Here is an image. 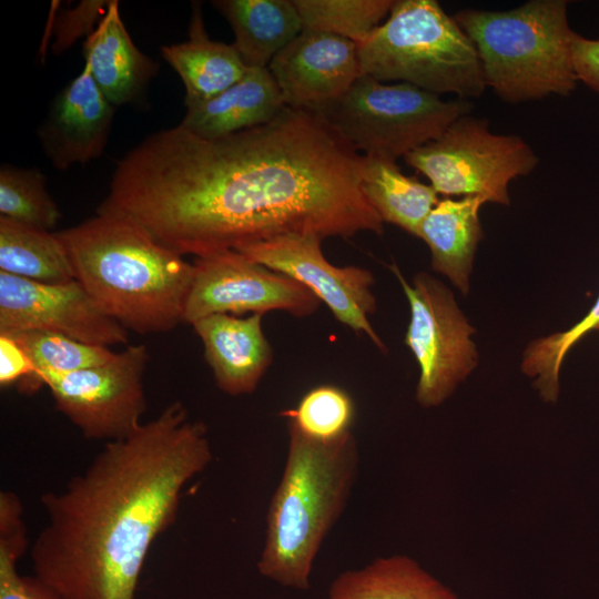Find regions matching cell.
Returning <instances> with one entry per match:
<instances>
[{"label": "cell", "instance_id": "6da1fadb", "mask_svg": "<svg viewBox=\"0 0 599 599\" xmlns=\"http://www.w3.org/2000/svg\"><path fill=\"white\" fill-rule=\"evenodd\" d=\"M363 155L317 112L284 106L220 138L160 130L116 164L97 212L134 221L182 256L285 234L383 233L362 186Z\"/></svg>", "mask_w": 599, "mask_h": 599}, {"label": "cell", "instance_id": "7a4b0ae2", "mask_svg": "<svg viewBox=\"0 0 599 599\" xmlns=\"http://www.w3.org/2000/svg\"><path fill=\"white\" fill-rule=\"evenodd\" d=\"M212 459L206 426L179 400L105 443L63 488L41 496L45 524L30 548L32 576L55 599H138L153 542Z\"/></svg>", "mask_w": 599, "mask_h": 599}, {"label": "cell", "instance_id": "3957f363", "mask_svg": "<svg viewBox=\"0 0 599 599\" xmlns=\"http://www.w3.org/2000/svg\"><path fill=\"white\" fill-rule=\"evenodd\" d=\"M57 234L75 280L124 328L146 335L183 323L193 263L140 224L97 212Z\"/></svg>", "mask_w": 599, "mask_h": 599}, {"label": "cell", "instance_id": "277c9868", "mask_svg": "<svg viewBox=\"0 0 599 599\" xmlns=\"http://www.w3.org/2000/svg\"><path fill=\"white\" fill-rule=\"evenodd\" d=\"M287 434L285 463L268 502L256 568L278 586L307 591L318 552L347 506L361 458L353 433L321 443L287 424Z\"/></svg>", "mask_w": 599, "mask_h": 599}, {"label": "cell", "instance_id": "5b68a950", "mask_svg": "<svg viewBox=\"0 0 599 599\" xmlns=\"http://www.w3.org/2000/svg\"><path fill=\"white\" fill-rule=\"evenodd\" d=\"M453 17L476 48L486 87L502 101L565 97L576 89V32L566 0H531L507 11L464 9Z\"/></svg>", "mask_w": 599, "mask_h": 599}, {"label": "cell", "instance_id": "8992f818", "mask_svg": "<svg viewBox=\"0 0 599 599\" xmlns=\"http://www.w3.org/2000/svg\"><path fill=\"white\" fill-rule=\"evenodd\" d=\"M363 74L441 95L480 97L486 88L476 48L436 0H397L388 18L357 44Z\"/></svg>", "mask_w": 599, "mask_h": 599}, {"label": "cell", "instance_id": "52a82bcc", "mask_svg": "<svg viewBox=\"0 0 599 599\" xmlns=\"http://www.w3.org/2000/svg\"><path fill=\"white\" fill-rule=\"evenodd\" d=\"M471 108L465 99L444 100L408 83L362 74L319 113L359 154L396 161L437 139Z\"/></svg>", "mask_w": 599, "mask_h": 599}, {"label": "cell", "instance_id": "ba28073f", "mask_svg": "<svg viewBox=\"0 0 599 599\" xmlns=\"http://www.w3.org/2000/svg\"><path fill=\"white\" fill-rule=\"evenodd\" d=\"M404 161L423 173L437 194L508 205L509 183L530 174L539 159L520 136L493 133L487 120L466 114Z\"/></svg>", "mask_w": 599, "mask_h": 599}, {"label": "cell", "instance_id": "9c48e42d", "mask_svg": "<svg viewBox=\"0 0 599 599\" xmlns=\"http://www.w3.org/2000/svg\"><path fill=\"white\" fill-rule=\"evenodd\" d=\"M390 270L409 303L405 344L419 366L416 400L425 408L439 406L478 363L475 331L441 282L419 273L409 284L396 264Z\"/></svg>", "mask_w": 599, "mask_h": 599}, {"label": "cell", "instance_id": "30bf717a", "mask_svg": "<svg viewBox=\"0 0 599 599\" xmlns=\"http://www.w3.org/2000/svg\"><path fill=\"white\" fill-rule=\"evenodd\" d=\"M145 345H128L106 363L68 374H43L55 408L88 439L112 441L133 433L146 410Z\"/></svg>", "mask_w": 599, "mask_h": 599}, {"label": "cell", "instance_id": "8fae6325", "mask_svg": "<svg viewBox=\"0 0 599 599\" xmlns=\"http://www.w3.org/2000/svg\"><path fill=\"white\" fill-rule=\"evenodd\" d=\"M321 301L304 285L237 251L195 257L183 324L214 314L241 316L282 311L313 315Z\"/></svg>", "mask_w": 599, "mask_h": 599}, {"label": "cell", "instance_id": "7c38bea8", "mask_svg": "<svg viewBox=\"0 0 599 599\" xmlns=\"http://www.w3.org/2000/svg\"><path fill=\"white\" fill-rule=\"evenodd\" d=\"M319 236L285 234L241 247L237 252L309 290L334 317L358 335H366L385 352L369 315L376 311L374 276L369 270L336 266L324 256Z\"/></svg>", "mask_w": 599, "mask_h": 599}, {"label": "cell", "instance_id": "4fadbf2b", "mask_svg": "<svg viewBox=\"0 0 599 599\" xmlns=\"http://www.w3.org/2000/svg\"><path fill=\"white\" fill-rule=\"evenodd\" d=\"M18 331L54 332L106 347L129 341V331L79 281L41 283L0 272V333Z\"/></svg>", "mask_w": 599, "mask_h": 599}, {"label": "cell", "instance_id": "5bb4252c", "mask_svg": "<svg viewBox=\"0 0 599 599\" xmlns=\"http://www.w3.org/2000/svg\"><path fill=\"white\" fill-rule=\"evenodd\" d=\"M268 70L286 106L317 113L363 74L355 42L305 30L272 60Z\"/></svg>", "mask_w": 599, "mask_h": 599}, {"label": "cell", "instance_id": "9a60e30c", "mask_svg": "<svg viewBox=\"0 0 599 599\" xmlns=\"http://www.w3.org/2000/svg\"><path fill=\"white\" fill-rule=\"evenodd\" d=\"M114 110L84 65L57 94L38 130L40 144L51 164L67 170L101 156L109 141Z\"/></svg>", "mask_w": 599, "mask_h": 599}, {"label": "cell", "instance_id": "2e32d148", "mask_svg": "<svg viewBox=\"0 0 599 599\" xmlns=\"http://www.w3.org/2000/svg\"><path fill=\"white\" fill-rule=\"evenodd\" d=\"M262 316L214 314L191 326L202 341L206 363L220 390L231 396L253 393L273 362Z\"/></svg>", "mask_w": 599, "mask_h": 599}, {"label": "cell", "instance_id": "e0dca14e", "mask_svg": "<svg viewBox=\"0 0 599 599\" xmlns=\"http://www.w3.org/2000/svg\"><path fill=\"white\" fill-rule=\"evenodd\" d=\"M83 55L92 79L114 106L139 102L159 69L133 43L115 0L109 1L97 28L85 38Z\"/></svg>", "mask_w": 599, "mask_h": 599}, {"label": "cell", "instance_id": "ac0fdd59", "mask_svg": "<svg viewBox=\"0 0 599 599\" xmlns=\"http://www.w3.org/2000/svg\"><path fill=\"white\" fill-rule=\"evenodd\" d=\"M285 106L268 68H248L236 83L200 104L186 106L181 123L203 138H220L270 122Z\"/></svg>", "mask_w": 599, "mask_h": 599}, {"label": "cell", "instance_id": "d6986e66", "mask_svg": "<svg viewBox=\"0 0 599 599\" xmlns=\"http://www.w3.org/2000/svg\"><path fill=\"white\" fill-rule=\"evenodd\" d=\"M161 53L185 87V106L213 99L241 80L248 69L233 44L209 37L197 2L192 6L189 39L163 45Z\"/></svg>", "mask_w": 599, "mask_h": 599}, {"label": "cell", "instance_id": "ffe728a7", "mask_svg": "<svg viewBox=\"0 0 599 599\" xmlns=\"http://www.w3.org/2000/svg\"><path fill=\"white\" fill-rule=\"evenodd\" d=\"M485 203L479 196L440 200L416 236L427 244L433 270L447 276L464 294L469 291L473 262L483 237L479 210Z\"/></svg>", "mask_w": 599, "mask_h": 599}, {"label": "cell", "instance_id": "44dd1931", "mask_svg": "<svg viewBox=\"0 0 599 599\" xmlns=\"http://www.w3.org/2000/svg\"><path fill=\"white\" fill-rule=\"evenodd\" d=\"M212 4L230 23L232 44L246 68H268L303 31L293 0H215Z\"/></svg>", "mask_w": 599, "mask_h": 599}, {"label": "cell", "instance_id": "7402d4cb", "mask_svg": "<svg viewBox=\"0 0 599 599\" xmlns=\"http://www.w3.org/2000/svg\"><path fill=\"white\" fill-rule=\"evenodd\" d=\"M327 599H458L457 595L415 559L377 557L347 569L331 582Z\"/></svg>", "mask_w": 599, "mask_h": 599}, {"label": "cell", "instance_id": "603a6c76", "mask_svg": "<svg viewBox=\"0 0 599 599\" xmlns=\"http://www.w3.org/2000/svg\"><path fill=\"white\" fill-rule=\"evenodd\" d=\"M362 186L383 222L414 236L439 201L430 184L405 175L396 161L384 158L363 155Z\"/></svg>", "mask_w": 599, "mask_h": 599}, {"label": "cell", "instance_id": "cb8c5ba5", "mask_svg": "<svg viewBox=\"0 0 599 599\" xmlns=\"http://www.w3.org/2000/svg\"><path fill=\"white\" fill-rule=\"evenodd\" d=\"M0 272L41 283L75 280L57 232L31 227L0 216Z\"/></svg>", "mask_w": 599, "mask_h": 599}, {"label": "cell", "instance_id": "d4e9b609", "mask_svg": "<svg viewBox=\"0 0 599 599\" xmlns=\"http://www.w3.org/2000/svg\"><path fill=\"white\" fill-rule=\"evenodd\" d=\"M11 336L27 353L34 366L33 377L19 388L33 394L42 388L43 374H68L109 362L115 352L106 346L93 345L70 336L48 331H18L3 333Z\"/></svg>", "mask_w": 599, "mask_h": 599}, {"label": "cell", "instance_id": "484cf974", "mask_svg": "<svg viewBox=\"0 0 599 599\" xmlns=\"http://www.w3.org/2000/svg\"><path fill=\"white\" fill-rule=\"evenodd\" d=\"M303 30L324 32L356 44L368 38L389 14L394 0H293Z\"/></svg>", "mask_w": 599, "mask_h": 599}, {"label": "cell", "instance_id": "4316f807", "mask_svg": "<svg viewBox=\"0 0 599 599\" xmlns=\"http://www.w3.org/2000/svg\"><path fill=\"white\" fill-rule=\"evenodd\" d=\"M281 415L307 438L331 443L352 433L355 403L344 388L324 384L308 389Z\"/></svg>", "mask_w": 599, "mask_h": 599}, {"label": "cell", "instance_id": "83f0119b", "mask_svg": "<svg viewBox=\"0 0 599 599\" xmlns=\"http://www.w3.org/2000/svg\"><path fill=\"white\" fill-rule=\"evenodd\" d=\"M0 213L21 224L50 231L62 214L35 169L3 164L0 169Z\"/></svg>", "mask_w": 599, "mask_h": 599}, {"label": "cell", "instance_id": "f1b7e54d", "mask_svg": "<svg viewBox=\"0 0 599 599\" xmlns=\"http://www.w3.org/2000/svg\"><path fill=\"white\" fill-rule=\"evenodd\" d=\"M599 328V295L588 313L564 332H558L529 344L526 348L521 369L530 378L540 397L555 403L559 396V374L569 351L589 332Z\"/></svg>", "mask_w": 599, "mask_h": 599}, {"label": "cell", "instance_id": "f546056e", "mask_svg": "<svg viewBox=\"0 0 599 599\" xmlns=\"http://www.w3.org/2000/svg\"><path fill=\"white\" fill-rule=\"evenodd\" d=\"M28 547L23 506L18 496L0 499V599H55L34 576L18 571Z\"/></svg>", "mask_w": 599, "mask_h": 599}, {"label": "cell", "instance_id": "4dcf8cb0", "mask_svg": "<svg viewBox=\"0 0 599 599\" xmlns=\"http://www.w3.org/2000/svg\"><path fill=\"white\" fill-rule=\"evenodd\" d=\"M109 1L84 0L75 7L59 12L54 24V41L51 50L60 54L80 38H88L97 28L108 8Z\"/></svg>", "mask_w": 599, "mask_h": 599}, {"label": "cell", "instance_id": "1f68e13d", "mask_svg": "<svg viewBox=\"0 0 599 599\" xmlns=\"http://www.w3.org/2000/svg\"><path fill=\"white\" fill-rule=\"evenodd\" d=\"M34 366L24 349L9 335L0 333V385L19 389L34 375Z\"/></svg>", "mask_w": 599, "mask_h": 599}, {"label": "cell", "instance_id": "d6a6232c", "mask_svg": "<svg viewBox=\"0 0 599 599\" xmlns=\"http://www.w3.org/2000/svg\"><path fill=\"white\" fill-rule=\"evenodd\" d=\"M572 59L578 82L599 93V39H589L576 33Z\"/></svg>", "mask_w": 599, "mask_h": 599}, {"label": "cell", "instance_id": "836d02e7", "mask_svg": "<svg viewBox=\"0 0 599 599\" xmlns=\"http://www.w3.org/2000/svg\"><path fill=\"white\" fill-rule=\"evenodd\" d=\"M598 331H599V328H598Z\"/></svg>", "mask_w": 599, "mask_h": 599}]
</instances>
